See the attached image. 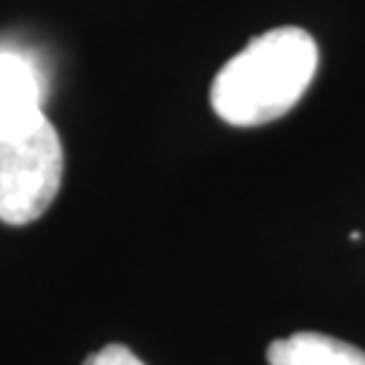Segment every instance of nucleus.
I'll use <instances>...</instances> for the list:
<instances>
[{
    "label": "nucleus",
    "instance_id": "nucleus-1",
    "mask_svg": "<svg viewBox=\"0 0 365 365\" xmlns=\"http://www.w3.org/2000/svg\"><path fill=\"white\" fill-rule=\"evenodd\" d=\"M317 63V41L306 30H268L222 66L211 84V106L235 128L274 122L306 95Z\"/></svg>",
    "mask_w": 365,
    "mask_h": 365
},
{
    "label": "nucleus",
    "instance_id": "nucleus-2",
    "mask_svg": "<svg viewBox=\"0 0 365 365\" xmlns=\"http://www.w3.org/2000/svg\"><path fill=\"white\" fill-rule=\"evenodd\" d=\"M63 184V144L41 108L0 111V222L30 225Z\"/></svg>",
    "mask_w": 365,
    "mask_h": 365
},
{
    "label": "nucleus",
    "instance_id": "nucleus-3",
    "mask_svg": "<svg viewBox=\"0 0 365 365\" xmlns=\"http://www.w3.org/2000/svg\"><path fill=\"white\" fill-rule=\"evenodd\" d=\"M271 365H365V352L325 333H292L268 346Z\"/></svg>",
    "mask_w": 365,
    "mask_h": 365
},
{
    "label": "nucleus",
    "instance_id": "nucleus-4",
    "mask_svg": "<svg viewBox=\"0 0 365 365\" xmlns=\"http://www.w3.org/2000/svg\"><path fill=\"white\" fill-rule=\"evenodd\" d=\"M41 108V78L25 54L0 49V111Z\"/></svg>",
    "mask_w": 365,
    "mask_h": 365
},
{
    "label": "nucleus",
    "instance_id": "nucleus-5",
    "mask_svg": "<svg viewBox=\"0 0 365 365\" xmlns=\"http://www.w3.org/2000/svg\"><path fill=\"white\" fill-rule=\"evenodd\" d=\"M84 365H144L125 344H108L101 352L84 357Z\"/></svg>",
    "mask_w": 365,
    "mask_h": 365
}]
</instances>
